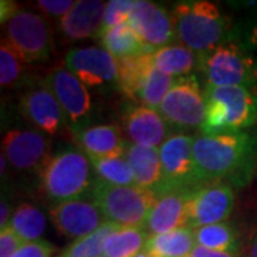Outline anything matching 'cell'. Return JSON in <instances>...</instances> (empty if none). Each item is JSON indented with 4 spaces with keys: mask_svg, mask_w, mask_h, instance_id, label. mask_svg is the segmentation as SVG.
<instances>
[{
    "mask_svg": "<svg viewBox=\"0 0 257 257\" xmlns=\"http://www.w3.org/2000/svg\"><path fill=\"white\" fill-rule=\"evenodd\" d=\"M73 135L77 146L89 159L123 157L128 145L114 124H86Z\"/></svg>",
    "mask_w": 257,
    "mask_h": 257,
    "instance_id": "obj_19",
    "label": "cell"
},
{
    "mask_svg": "<svg viewBox=\"0 0 257 257\" xmlns=\"http://www.w3.org/2000/svg\"><path fill=\"white\" fill-rule=\"evenodd\" d=\"M12 216H13V213L10 211L9 202L3 197L2 203H0V229L6 227L9 224Z\"/></svg>",
    "mask_w": 257,
    "mask_h": 257,
    "instance_id": "obj_39",
    "label": "cell"
},
{
    "mask_svg": "<svg viewBox=\"0 0 257 257\" xmlns=\"http://www.w3.org/2000/svg\"><path fill=\"white\" fill-rule=\"evenodd\" d=\"M153 66L172 77H184L199 66V55L183 45L160 47L152 53Z\"/></svg>",
    "mask_w": 257,
    "mask_h": 257,
    "instance_id": "obj_23",
    "label": "cell"
},
{
    "mask_svg": "<svg viewBox=\"0 0 257 257\" xmlns=\"http://www.w3.org/2000/svg\"><path fill=\"white\" fill-rule=\"evenodd\" d=\"M197 67L206 80V86L256 89L257 62L236 42L227 40L210 52L199 55Z\"/></svg>",
    "mask_w": 257,
    "mask_h": 257,
    "instance_id": "obj_6",
    "label": "cell"
},
{
    "mask_svg": "<svg viewBox=\"0 0 257 257\" xmlns=\"http://www.w3.org/2000/svg\"><path fill=\"white\" fill-rule=\"evenodd\" d=\"M124 157L133 170L136 186L156 192L163 180L159 149L128 143Z\"/></svg>",
    "mask_w": 257,
    "mask_h": 257,
    "instance_id": "obj_21",
    "label": "cell"
},
{
    "mask_svg": "<svg viewBox=\"0 0 257 257\" xmlns=\"http://www.w3.org/2000/svg\"><path fill=\"white\" fill-rule=\"evenodd\" d=\"M25 241L19 237L10 226L0 229V257H12Z\"/></svg>",
    "mask_w": 257,
    "mask_h": 257,
    "instance_id": "obj_36",
    "label": "cell"
},
{
    "mask_svg": "<svg viewBox=\"0 0 257 257\" xmlns=\"http://www.w3.org/2000/svg\"><path fill=\"white\" fill-rule=\"evenodd\" d=\"M0 5H2V6H0V10H2V13H0V18L2 19H0V20H2V25H5V23L18 12L19 8L16 6L15 2H10V0H2Z\"/></svg>",
    "mask_w": 257,
    "mask_h": 257,
    "instance_id": "obj_38",
    "label": "cell"
},
{
    "mask_svg": "<svg viewBox=\"0 0 257 257\" xmlns=\"http://www.w3.org/2000/svg\"><path fill=\"white\" fill-rule=\"evenodd\" d=\"M5 40L25 63L43 62L53 49L52 29L46 19L20 9L3 25Z\"/></svg>",
    "mask_w": 257,
    "mask_h": 257,
    "instance_id": "obj_7",
    "label": "cell"
},
{
    "mask_svg": "<svg viewBox=\"0 0 257 257\" xmlns=\"http://www.w3.org/2000/svg\"><path fill=\"white\" fill-rule=\"evenodd\" d=\"M176 37L197 55L207 53L227 42L230 22L216 5L206 0L176 3L173 12Z\"/></svg>",
    "mask_w": 257,
    "mask_h": 257,
    "instance_id": "obj_2",
    "label": "cell"
},
{
    "mask_svg": "<svg viewBox=\"0 0 257 257\" xmlns=\"http://www.w3.org/2000/svg\"><path fill=\"white\" fill-rule=\"evenodd\" d=\"M117 227L120 226L110 221H104L92 234L74 240L73 243L57 257H103L104 241Z\"/></svg>",
    "mask_w": 257,
    "mask_h": 257,
    "instance_id": "obj_31",
    "label": "cell"
},
{
    "mask_svg": "<svg viewBox=\"0 0 257 257\" xmlns=\"http://www.w3.org/2000/svg\"><path fill=\"white\" fill-rule=\"evenodd\" d=\"M193 189H173L157 194V200L149 214L145 229L153 234H165L169 231L186 227L187 206Z\"/></svg>",
    "mask_w": 257,
    "mask_h": 257,
    "instance_id": "obj_17",
    "label": "cell"
},
{
    "mask_svg": "<svg viewBox=\"0 0 257 257\" xmlns=\"http://www.w3.org/2000/svg\"><path fill=\"white\" fill-rule=\"evenodd\" d=\"M93 173L90 159L80 149L62 147L40 169V190L56 204L79 199L90 192Z\"/></svg>",
    "mask_w": 257,
    "mask_h": 257,
    "instance_id": "obj_3",
    "label": "cell"
},
{
    "mask_svg": "<svg viewBox=\"0 0 257 257\" xmlns=\"http://www.w3.org/2000/svg\"><path fill=\"white\" fill-rule=\"evenodd\" d=\"M8 226H10L25 243L37 241L42 240L40 237L46 230V217L36 206L22 203L15 209Z\"/></svg>",
    "mask_w": 257,
    "mask_h": 257,
    "instance_id": "obj_27",
    "label": "cell"
},
{
    "mask_svg": "<svg viewBox=\"0 0 257 257\" xmlns=\"http://www.w3.org/2000/svg\"><path fill=\"white\" fill-rule=\"evenodd\" d=\"M194 240H196V246L209 248V250L239 253V234L236 229L227 221L196 229Z\"/></svg>",
    "mask_w": 257,
    "mask_h": 257,
    "instance_id": "obj_26",
    "label": "cell"
},
{
    "mask_svg": "<svg viewBox=\"0 0 257 257\" xmlns=\"http://www.w3.org/2000/svg\"><path fill=\"white\" fill-rule=\"evenodd\" d=\"M234 206L231 186L223 182L197 186L187 206L186 227L196 230L203 226L223 223L229 219Z\"/></svg>",
    "mask_w": 257,
    "mask_h": 257,
    "instance_id": "obj_11",
    "label": "cell"
},
{
    "mask_svg": "<svg viewBox=\"0 0 257 257\" xmlns=\"http://www.w3.org/2000/svg\"><path fill=\"white\" fill-rule=\"evenodd\" d=\"M99 40L103 49H106L117 60L155 52L142 43V40L133 32V29L128 26V23H123L120 26L104 32Z\"/></svg>",
    "mask_w": 257,
    "mask_h": 257,
    "instance_id": "obj_24",
    "label": "cell"
},
{
    "mask_svg": "<svg viewBox=\"0 0 257 257\" xmlns=\"http://www.w3.org/2000/svg\"><path fill=\"white\" fill-rule=\"evenodd\" d=\"M45 82L60 103L72 132L86 126L93 106L89 89L82 80L66 66H59L47 74Z\"/></svg>",
    "mask_w": 257,
    "mask_h": 257,
    "instance_id": "obj_10",
    "label": "cell"
},
{
    "mask_svg": "<svg viewBox=\"0 0 257 257\" xmlns=\"http://www.w3.org/2000/svg\"><path fill=\"white\" fill-rule=\"evenodd\" d=\"M189 257H240L237 253H227V251H216V250H209V248L196 246L193 248Z\"/></svg>",
    "mask_w": 257,
    "mask_h": 257,
    "instance_id": "obj_37",
    "label": "cell"
},
{
    "mask_svg": "<svg viewBox=\"0 0 257 257\" xmlns=\"http://www.w3.org/2000/svg\"><path fill=\"white\" fill-rule=\"evenodd\" d=\"M22 57L2 39L0 45V84L3 89L18 87L25 80L26 66Z\"/></svg>",
    "mask_w": 257,
    "mask_h": 257,
    "instance_id": "obj_32",
    "label": "cell"
},
{
    "mask_svg": "<svg viewBox=\"0 0 257 257\" xmlns=\"http://www.w3.org/2000/svg\"><path fill=\"white\" fill-rule=\"evenodd\" d=\"M127 23L142 43L152 50L170 46L176 36L172 13L153 2L138 0Z\"/></svg>",
    "mask_w": 257,
    "mask_h": 257,
    "instance_id": "obj_15",
    "label": "cell"
},
{
    "mask_svg": "<svg viewBox=\"0 0 257 257\" xmlns=\"http://www.w3.org/2000/svg\"><path fill=\"white\" fill-rule=\"evenodd\" d=\"M106 3L100 0H79L72 10L59 20V30L69 40L99 39Z\"/></svg>",
    "mask_w": 257,
    "mask_h": 257,
    "instance_id": "obj_20",
    "label": "cell"
},
{
    "mask_svg": "<svg viewBox=\"0 0 257 257\" xmlns=\"http://www.w3.org/2000/svg\"><path fill=\"white\" fill-rule=\"evenodd\" d=\"M145 227H117L104 241L103 257H135L145 250Z\"/></svg>",
    "mask_w": 257,
    "mask_h": 257,
    "instance_id": "obj_25",
    "label": "cell"
},
{
    "mask_svg": "<svg viewBox=\"0 0 257 257\" xmlns=\"http://www.w3.org/2000/svg\"><path fill=\"white\" fill-rule=\"evenodd\" d=\"M96 179L114 186H136L133 170L126 157H109V159H90Z\"/></svg>",
    "mask_w": 257,
    "mask_h": 257,
    "instance_id": "obj_30",
    "label": "cell"
},
{
    "mask_svg": "<svg viewBox=\"0 0 257 257\" xmlns=\"http://www.w3.org/2000/svg\"><path fill=\"white\" fill-rule=\"evenodd\" d=\"M73 0H39L36 2V8L43 15L50 19H63L74 6Z\"/></svg>",
    "mask_w": 257,
    "mask_h": 257,
    "instance_id": "obj_34",
    "label": "cell"
},
{
    "mask_svg": "<svg viewBox=\"0 0 257 257\" xmlns=\"http://www.w3.org/2000/svg\"><path fill=\"white\" fill-rule=\"evenodd\" d=\"M157 110L173 127H202L206 120V97L197 77L189 74L176 79Z\"/></svg>",
    "mask_w": 257,
    "mask_h": 257,
    "instance_id": "obj_8",
    "label": "cell"
},
{
    "mask_svg": "<svg viewBox=\"0 0 257 257\" xmlns=\"http://www.w3.org/2000/svg\"><path fill=\"white\" fill-rule=\"evenodd\" d=\"M175 82V77L162 73L155 66H152L139 86L135 100L139 101V104L157 110Z\"/></svg>",
    "mask_w": 257,
    "mask_h": 257,
    "instance_id": "obj_28",
    "label": "cell"
},
{
    "mask_svg": "<svg viewBox=\"0 0 257 257\" xmlns=\"http://www.w3.org/2000/svg\"><path fill=\"white\" fill-rule=\"evenodd\" d=\"M90 197L106 221L121 227H145L157 200L155 190L139 186H114L94 179Z\"/></svg>",
    "mask_w": 257,
    "mask_h": 257,
    "instance_id": "obj_5",
    "label": "cell"
},
{
    "mask_svg": "<svg viewBox=\"0 0 257 257\" xmlns=\"http://www.w3.org/2000/svg\"><path fill=\"white\" fill-rule=\"evenodd\" d=\"M248 257H257V233L253 234L251 241H250V253H248Z\"/></svg>",
    "mask_w": 257,
    "mask_h": 257,
    "instance_id": "obj_40",
    "label": "cell"
},
{
    "mask_svg": "<svg viewBox=\"0 0 257 257\" xmlns=\"http://www.w3.org/2000/svg\"><path fill=\"white\" fill-rule=\"evenodd\" d=\"M194 139V136L184 133H175L159 147L163 180L156 190L157 194L173 189H193L199 186L193 155Z\"/></svg>",
    "mask_w": 257,
    "mask_h": 257,
    "instance_id": "obj_9",
    "label": "cell"
},
{
    "mask_svg": "<svg viewBox=\"0 0 257 257\" xmlns=\"http://www.w3.org/2000/svg\"><path fill=\"white\" fill-rule=\"evenodd\" d=\"M206 120L202 135L243 132L257 121V90L240 86H206Z\"/></svg>",
    "mask_w": 257,
    "mask_h": 257,
    "instance_id": "obj_4",
    "label": "cell"
},
{
    "mask_svg": "<svg viewBox=\"0 0 257 257\" xmlns=\"http://www.w3.org/2000/svg\"><path fill=\"white\" fill-rule=\"evenodd\" d=\"M123 124L127 138L133 145L157 149L169 138V124L156 109L143 104L127 107L123 116Z\"/></svg>",
    "mask_w": 257,
    "mask_h": 257,
    "instance_id": "obj_18",
    "label": "cell"
},
{
    "mask_svg": "<svg viewBox=\"0 0 257 257\" xmlns=\"http://www.w3.org/2000/svg\"><path fill=\"white\" fill-rule=\"evenodd\" d=\"M2 153L16 170L40 172L52 156L50 140L39 130L13 128L3 136Z\"/></svg>",
    "mask_w": 257,
    "mask_h": 257,
    "instance_id": "obj_13",
    "label": "cell"
},
{
    "mask_svg": "<svg viewBox=\"0 0 257 257\" xmlns=\"http://www.w3.org/2000/svg\"><path fill=\"white\" fill-rule=\"evenodd\" d=\"M49 214L56 229L74 240L92 234L106 221L97 204L83 197L57 203L50 207Z\"/></svg>",
    "mask_w": 257,
    "mask_h": 257,
    "instance_id": "obj_16",
    "label": "cell"
},
{
    "mask_svg": "<svg viewBox=\"0 0 257 257\" xmlns=\"http://www.w3.org/2000/svg\"><path fill=\"white\" fill-rule=\"evenodd\" d=\"M135 257H153V256H152V254H149L147 251H145V250H143V251H140L138 256H135Z\"/></svg>",
    "mask_w": 257,
    "mask_h": 257,
    "instance_id": "obj_41",
    "label": "cell"
},
{
    "mask_svg": "<svg viewBox=\"0 0 257 257\" xmlns=\"http://www.w3.org/2000/svg\"><path fill=\"white\" fill-rule=\"evenodd\" d=\"M194 247V230L180 227L165 234L149 236L145 251L153 257H189Z\"/></svg>",
    "mask_w": 257,
    "mask_h": 257,
    "instance_id": "obj_22",
    "label": "cell"
},
{
    "mask_svg": "<svg viewBox=\"0 0 257 257\" xmlns=\"http://www.w3.org/2000/svg\"><path fill=\"white\" fill-rule=\"evenodd\" d=\"M64 66L89 87L117 86L119 60L103 47H76L64 57Z\"/></svg>",
    "mask_w": 257,
    "mask_h": 257,
    "instance_id": "obj_12",
    "label": "cell"
},
{
    "mask_svg": "<svg viewBox=\"0 0 257 257\" xmlns=\"http://www.w3.org/2000/svg\"><path fill=\"white\" fill-rule=\"evenodd\" d=\"M193 155L199 186L223 180L244 186L256 166L257 135L246 130L200 135L194 139Z\"/></svg>",
    "mask_w": 257,
    "mask_h": 257,
    "instance_id": "obj_1",
    "label": "cell"
},
{
    "mask_svg": "<svg viewBox=\"0 0 257 257\" xmlns=\"http://www.w3.org/2000/svg\"><path fill=\"white\" fill-rule=\"evenodd\" d=\"M152 53L126 57V59H120L119 60L117 87H119L120 92L128 99L135 100V96H136L140 83L149 72V69L153 66Z\"/></svg>",
    "mask_w": 257,
    "mask_h": 257,
    "instance_id": "obj_29",
    "label": "cell"
},
{
    "mask_svg": "<svg viewBox=\"0 0 257 257\" xmlns=\"http://www.w3.org/2000/svg\"><path fill=\"white\" fill-rule=\"evenodd\" d=\"M19 109L25 119L47 136L57 135L67 123L60 103L45 80L29 86L20 97Z\"/></svg>",
    "mask_w": 257,
    "mask_h": 257,
    "instance_id": "obj_14",
    "label": "cell"
},
{
    "mask_svg": "<svg viewBox=\"0 0 257 257\" xmlns=\"http://www.w3.org/2000/svg\"><path fill=\"white\" fill-rule=\"evenodd\" d=\"M55 253L53 244L46 240L25 243L12 257H52Z\"/></svg>",
    "mask_w": 257,
    "mask_h": 257,
    "instance_id": "obj_35",
    "label": "cell"
},
{
    "mask_svg": "<svg viewBox=\"0 0 257 257\" xmlns=\"http://www.w3.org/2000/svg\"><path fill=\"white\" fill-rule=\"evenodd\" d=\"M135 5H136L135 0H110V2H107L100 36L110 29L120 26L123 23H127L128 16L135 9Z\"/></svg>",
    "mask_w": 257,
    "mask_h": 257,
    "instance_id": "obj_33",
    "label": "cell"
}]
</instances>
